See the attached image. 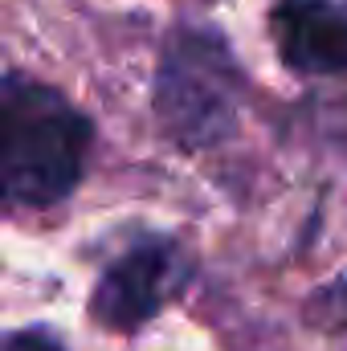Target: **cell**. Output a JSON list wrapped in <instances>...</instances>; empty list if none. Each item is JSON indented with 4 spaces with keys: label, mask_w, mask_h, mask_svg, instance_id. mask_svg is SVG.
<instances>
[{
    "label": "cell",
    "mask_w": 347,
    "mask_h": 351,
    "mask_svg": "<svg viewBox=\"0 0 347 351\" xmlns=\"http://www.w3.org/2000/svg\"><path fill=\"white\" fill-rule=\"evenodd\" d=\"M278 53L298 74H347V4L278 0L270 12Z\"/></svg>",
    "instance_id": "4"
},
{
    "label": "cell",
    "mask_w": 347,
    "mask_h": 351,
    "mask_svg": "<svg viewBox=\"0 0 347 351\" xmlns=\"http://www.w3.org/2000/svg\"><path fill=\"white\" fill-rule=\"evenodd\" d=\"M0 351H66L62 343H53L45 331H16V335H4Z\"/></svg>",
    "instance_id": "6"
},
{
    "label": "cell",
    "mask_w": 347,
    "mask_h": 351,
    "mask_svg": "<svg viewBox=\"0 0 347 351\" xmlns=\"http://www.w3.org/2000/svg\"><path fill=\"white\" fill-rule=\"evenodd\" d=\"M307 319H311L315 327H327V331H347V278L323 286V290L307 302Z\"/></svg>",
    "instance_id": "5"
},
{
    "label": "cell",
    "mask_w": 347,
    "mask_h": 351,
    "mask_svg": "<svg viewBox=\"0 0 347 351\" xmlns=\"http://www.w3.org/2000/svg\"><path fill=\"white\" fill-rule=\"evenodd\" d=\"M192 262L168 237L135 241L119 262L106 265V274L94 286L90 315L110 331H139L176 290L188 282Z\"/></svg>",
    "instance_id": "3"
},
{
    "label": "cell",
    "mask_w": 347,
    "mask_h": 351,
    "mask_svg": "<svg viewBox=\"0 0 347 351\" xmlns=\"http://www.w3.org/2000/svg\"><path fill=\"white\" fill-rule=\"evenodd\" d=\"M241 74L221 37L188 29L164 49L156 78V110L180 147H213L233 131Z\"/></svg>",
    "instance_id": "2"
},
{
    "label": "cell",
    "mask_w": 347,
    "mask_h": 351,
    "mask_svg": "<svg viewBox=\"0 0 347 351\" xmlns=\"http://www.w3.org/2000/svg\"><path fill=\"white\" fill-rule=\"evenodd\" d=\"M86 152L90 123L66 94L25 74L0 78V200L29 208L62 200Z\"/></svg>",
    "instance_id": "1"
}]
</instances>
